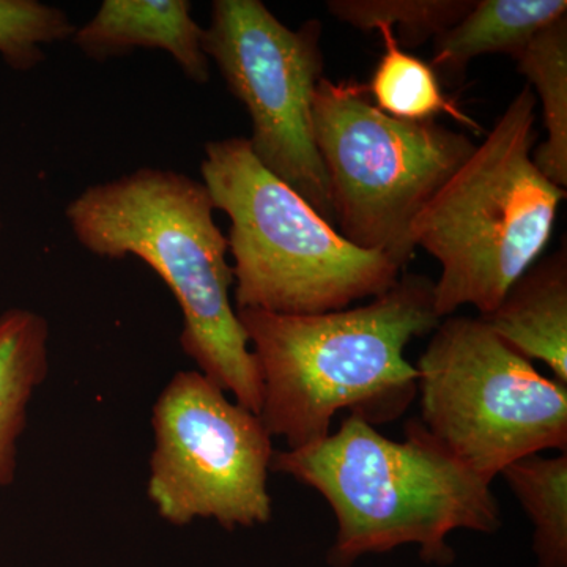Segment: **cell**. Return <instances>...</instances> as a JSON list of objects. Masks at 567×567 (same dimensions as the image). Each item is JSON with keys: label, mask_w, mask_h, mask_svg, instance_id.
I'll list each match as a JSON object with an SVG mask.
<instances>
[{"label": "cell", "mask_w": 567, "mask_h": 567, "mask_svg": "<svg viewBox=\"0 0 567 567\" xmlns=\"http://www.w3.org/2000/svg\"><path fill=\"white\" fill-rule=\"evenodd\" d=\"M237 316L262 380L260 420L287 450L327 439L341 410L374 427L401 416L417 394L405 347L442 322L434 282L410 274L360 308L315 316L238 309Z\"/></svg>", "instance_id": "6da1fadb"}, {"label": "cell", "mask_w": 567, "mask_h": 567, "mask_svg": "<svg viewBox=\"0 0 567 567\" xmlns=\"http://www.w3.org/2000/svg\"><path fill=\"white\" fill-rule=\"evenodd\" d=\"M203 182L140 167L78 194L65 218L78 244L107 260L136 257L169 287L183 317V353L235 402L260 415L262 380L230 298L229 244Z\"/></svg>", "instance_id": "7a4b0ae2"}, {"label": "cell", "mask_w": 567, "mask_h": 567, "mask_svg": "<svg viewBox=\"0 0 567 567\" xmlns=\"http://www.w3.org/2000/svg\"><path fill=\"white\" fill-rule=\"evenodd\" d=\"M271 472L315 488L333 509V567L404 544H416L425 563L450 565L451 533L502 527L491 484L436 445L417 420L406 423L404 442H394L349 415L320 442L275 451Z\"/></svg>", "instance_id": "3957f363"}, {"label": "cell", "mask_w": 567, "mask_h": 567, "mask_svg": "<svg viewBox=\"0 0 567 567\" xmlns=\"http://www.w3.org/2000/svg\"><path fill=\"white\" fill-rule=\"evenodd\" d=\"M536 104L525 85L413 223L415 248L442 265L434 282L440 319L465 305L491 315L550 240L566 189L533 163Z\"/></svg>", "instance_id": "277c9868"}, {"label": "cell", "mask_w": 567, "mask_h": 567, "mask_svg": "<svg viewBox=\"0 0 567 567\" xmlns=\"http://www.w3.org/2000/svg\"><path fill=\"white\" fill-rule=\"evenodd\" d=\"M200 175L230 221L235 309L282 316L341 311L401 278L386 254L346 240L303 197L265 169L248 137L204 145Z\"/></svg>", "instance_id": "5b68a950"}, {"label": "cell", "mask_w": 567, "mask_h": 567, "mask_svg": "<svg viewBox=\"0 0 567 567\" xmlns=\"http://www.w3.org/2000/svg\"><path fill=\"white\" fill-rule=\"evenodd\" d=\"M312 114L338 233L405 267L415 256L410 233L417 215L476 145L434 121L391 117L361 82L322 78Z\"/></svg>", "instance_id": "8992f818"}, {"label": "cell", "mask_w": 567, "mask_h": 567, "mask_svg": "<svg viewBox=\"0 0 567 567\" xmlns=\"http://www.w3.org/2000/svg\"><path fill=\"white\" fill-rule=\"evenodd\" d=\"M415 368L420 423L486 483L518 458L567 453V386L540 375L480 317L440 322Z\"/></svg>", "instance_id": "52a82bcc"}, {"label": "cell", "mask_w": 567, "mask_h": 567, "mask_svg": "<svg viewBox=\"0 0 567 567\" xmlns=\"http://www.w3.org/2000/svg\"><path fill=\"white\" fill-rule=\"evenodd\" d=\"M152 431L147 496L163 520L212 518L226 529L270 522L274 436L259 415L199 371H181L153 405Z\"/></svg>", "instance_id": "ba28073f"}, {"label": "cell", "mask_w": 567, "mask_h": 567, "mask_svg": "<svg viewBox=\"0 0 567 567\" xmlns=\"http://www.w3.org/2000/svg\"><path fill=\"white\" fill-rule=\"evenodd\" d=\"M322 29L309 20L293 31L260 0H215L204 51L251 117L254 156L334 224L312 114L323 78Z\"/></svg>", "instance_id": "9c48e42d"}, {"label": "cell", "mask_w": 567, "mask_h": 567, "mask_svg": "<svg viewBox=\"0 0 567 567\" xmlns=\"http://www.w3.org/2000/svg\"><path fill=\"white\" fill-rule=\"evenodd\" d=\"M192 9L188 0H104L71 40L93 61L136 50L167 52L188 80L207 84L210 61L204 51V28Z\"/></svg>", "instance_id": "30bf717a"}, {"label": "cell", "mask_w": 567, "mask_h": 567, "mask_svg": "<svg viewBox=\"0 0 567 567\" xmlns=\"http://www.w3.org/2000/svg\"><path fill=\"white\" fill-rule=\"evenodd\" d=\"M480 319L522 357L547 364L567 386L566 248L529 267Z\"/></svg>", "instance_id": "8fae6325"}, {"label": "cell", "mask_w": 567, "mask_h": 567, "mask_svg": "<svg viewBox=\"0 0 567 567\" xmlns=\"http://www.w3.org/2000/svg\"><path fill=\"white\" fill-rule=\"evenodd\" d=\"M50 323L28 308L0 315V491L18 473L29 410L50 372Z\"/></svg>", "instance_id": "7c38bea8"}, {"label": "cell", "mask_w": 567, "mask_h": 567, "mask_svg": "<svg viewBox=\"0 0 567 567\" xmlns=\"http://www.w3.org/2000/svg\"><path fill=\"white\" fill-rule=\"evenodd\" d=\"M563 17L566 0H475L456 25L435 37L431 66L461 78L483 54L499 52L517 61L537 32Z\"/></svg>", "instance_id": "4fadbf2b"}, {"label": "cell", "mask_w": 567, "mask_h": 567, "mask_svg": "<svg viewBox=\"0 0 567 567\" xmlns=\"http://www.w3.org/2000/svg\"><path fill=\"white\" fill-rule=\"evenodd\" d=\"M518 73L535 85L543 103L547 141L533 153V163L548 181L567 185V17L551 22L529 41L517 59Z\"/></svg>", "instance_id": "5bb4252c"}, {"label": "cell", "mask_w": 567, "mask_h": 567, "mask_svg": "<svg viewBox=\"0 0 567 567\" xmlns=\"http://www.w3.org/2000/svg\"><path fill=\"white\" fill-rule=\"evenodd\" d=\"M374 31L382 35L385 52L375 65L368 92L380 111L409 122H429L435 115L446 114L468 128L480 130L475 121L447 99L436 71L401 48L391 25L379 24Z\"/></svg>", "instance_id": "9a60e30c"}, {"label": "cell", "mask_w": 567, "mask_h": 567, "mask_svg": "<svg viewBox=\"0 0 567 567\" xmlns=\"http://www.w3.org/2000/svg\"><path fill=\"white\" fill-rule=\"evenodd\" d=\"M532 520L539 567L567 566V453L518 458L499 473Z\"/></svg>", "instance_id": "2e32d148"}, {"label": "cell", "mask_w": 567, "mask_h": 567, "mask_svg": "<svg viewBox=\"0 0 567 567\" xmlns=\"http://www.w3.org/2000/svg\"><path fill=\"white\" fill-rule=\"evenodd\" d=\"M328 11L361 31L393 29L401 48H416L456 25L475 0H330Z\"/></svg>", "instance_id": "e0dca14e"}, {"label": "cell", "mask_w": 567, "mask_h": 567, "mask_svg": "<svg viewBox=\"0 0 567 567\" xmlns=\"http://www.w3.org/2000/svg\"><path fill=\"white\" fill-rule=\"evenodd\" d=\"M69 14L39 0H0V59L14 71H31L47 59V47L71 40Z\"/></svg>", "instance_id": "ac0fdd59"}, {"label": "cell", "mask_w": 567, "mask_h": 567, "mask_svg": "<svg viewBox=\"0 0 567 567\" xmlns=\"http://www.w3.org/2000/svg\"><path fill=\"white\" fill-rule=\"evenodd\" d=\"M0 229H2V216H0Z\"/></svg>", "instance_id": "d6986e66"}]
</instances>
